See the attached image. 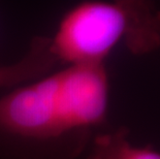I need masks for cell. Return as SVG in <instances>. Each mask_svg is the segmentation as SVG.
<instances>
[{
  "label": "cell",
  "instance_id": "cell-1",
  "mask_svg": "<svg viewBox=\"0 0 160 159\" xmlns=\"http://www.w3.org/2000/svg\"><path fill=\"white\" fill-rule=\"evenodd\" d=\"M105 65H64L0 96V159H78L107 123Z\"/></svg>",
  "mask_w": 160,
  "mask_h": 159
},
{
  "label": "cell",
  "instance_id": "cell-2",
  "mask_svg": "<svg viewBox=\"0 0 160 159\" xmlns=\"http://www.w3.org/2000/svg\"><path fill=\"white\" fill-rule=\"evenodd\" d=\"M61 66L105 65L118 46L133 55L160 47V9L144 0H89L67 11L50 36Z\"/></svg>",
  "mask_w": 160,
  "mask_h": 159
},
{
  "label": "cell",
  "instance_id": "cell-3",
  "mask_svg": "<svg viewBox=\"0 0 160 159\" xmlns=\"http://www.w3.org/2000/svg\"><path fill=\"white\" fill-rule=\"evenodd\" d=\"M61 65L51 49L50 36L32 37L25 54L16 62L0 65V89H12L52 72Z\"/></svg>",
  "mask_w": 160,
  "mask_h": 159
},
{
  "label": "cell",
  "instance_id": "cell-4",
  "mask_svg": "<svg viewBox=\"0 0 160 159\" xmlns=\"http://www.w3.org/2000/svg\"><path fill=\"white\" fill-rule=\"evenodd\" d=\"M87 151L85 159H160V152L152 146L132 143L126 127L95 134Z\"/></svg>",
  "mask_w": 160,
  "mask_h": 159
}]
</instances>
